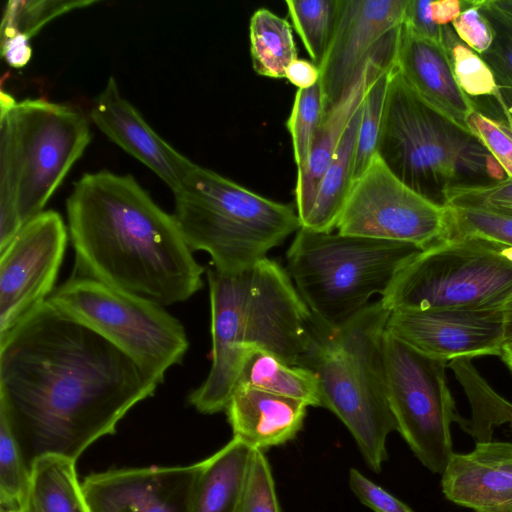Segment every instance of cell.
Masks as SVG:
<instances>
[{
	"mask_svg": "<svg viewBox=\"0 0 512 512\" xmlns=\"http://www.w3.org/2000/svg\"><path fill=\"white\" fill-rule=\"evenodd\" d=\"M157 386L126 354L48 301L0 337V417L29 472L46 455L76 461Z\"/></svg>",
	"mask_w": 512,
	"mask_h": 512,
	"instance_id": "cell-1",
	"label": "cell"
},
{
	"mask_svg": "<svg viewBox=\"0 0 512 512\" xmlns=\"http://www.w3.org/2000/svg\"><path fill=\"white\" fill-rule=\"evenodd\" d=\"M66 211L74 275L164 307L188 300L203 287L204 268L174 216L132 175L85 173L74 183Z\"/></svg>",
	"mask_w": 512,
	"mask_h": 512,
	"instance_id": "cell-2",
	"label": "cell"
},
{
	"mask_svg": "<svg viewBox=\"0 0 512 512\" xmlns=\"http://www.w3.org/2000/svg\"><path fill=\"white\" fill-rule=\"evenodd\" d=\"M212 365L188 402L198 412L225 411L245 351L259 347L301 366L313 341L315 318L287 270L265 258L237 274L207 271Z\"/></svg>",
	"mask_w": 512,
	"mask_h": 512,
	"instance_id": "cell-3",
	"label": "cell"
},
{
	"mask_svg": "<svg viewBox=\"0 0 512 512\" xmlns=\"http://www.w3.org/2000/svg\"><path fill=\"white\" fill-rule=\"evenodd\" d=\"M376 154L405 185L444 207L453 189L508 178L481 140L420 98L395 65L389 76Z\"/></svg>",
	"mask_w": 512,
	"mask_h": 512,
	"instance_id": "cell-4",
	"label": "cell"
},
{
	"mask_svg": "<svg viewBox=\"0 0 512 512\" xmlns=\"http://www.w3.org/2000/svg\"><path fill=\"white\" fill-rule=\"evenodd\" d=\"M88 117L43 98L0 96V250L41 213L91 141Z\"/></svg>",
	"mask_w": 512,
	"mask_h": 512,
	"instance_id": "cell-5",
	"label": "cell"
},
{
	"mask_svg": "<svg viewBox=\"0 0 512 512\" xmlns=\"http://www.w3.org/2000/svg\"><path fill=\"white\" fill-rule=\"evenodd\" d=\"M390 313L379 300L336 330L315 319L313 341L301 364L319 380L322 407L342 421L375 473L388 458L387 439L396 430L382 363Z\"/></svg>",
	"mask_w": 512,
	"mask_h": 512,
	"instance_id": "cell-6",
	"label": "cell"
},
{
	"mask_svg": "<svg viewBox=\"0 0 512 512\" xmlns=\"http://www.w3.org/2000/svg\"><path fill=\"white\" fill-rule=\"evenodd\" d=\"M172 214L189 248L210 255L216 271L237 274L301 228L295 208L194 163L174 192Z\"/></svg>",
	"mask_w": 512,
	"mask_h": 512,
	"instance_id": "cell-7",
	"label": "cell"
},
{
	"mask_svg": "<svg viewBox=\"0 0 512 512\" xmlns=\"http://www.w3.org/2000/svg\"><path fill=\"white\" fill-rule=\"evenodd\" d=\"M420 250L407 243L300 228L286 253L287 272L315 319L336 330L371 297L382 296Z\"/></svg>",
	"mask_w": 512,
	"mask_h": 512,
	"instance_id": "cell-8",
	"label": "cell"
},
{
	"mask_svg": "<svg viewBox=\"0 0 512 512\" xmlns=\"http://www.w3.org/2000/svg\"><path fill=\"white\" fill-rule=\"evenodd\" d=\"M512 297V247L448 238L416 253L380 302L400 310L499 309Z\"/></svg>",
	"mask_w": 512,
	"mask_h": 512,
	"instance_id": "cell-9",
	"label": "cell"
},
{
	"mask_svg": "<svg viewBox=\"0 0 512 512\" xmlns=\"http://www.w3.org/2000/svg\"><path fill=\"white\" fill-rule=\"evenodd\" d=\"M47 301L108 340L158 385L189 348L184 326L164 306L93 278L73 275Z\"/></svg>",
	"mask_w": 512,
	"mask_h": 512,
	"instance_id": "cell-10",
	"label": "cell"
},
{
	"mask_svg": "<svg viewBox=\"0 0 512 512\" xmlns=\"http://www.w3.org/2000/svg\"><path fill=\"white\" fill-rule=\"evenodd\" d=\"M382 363L396 430L422 465L442 474L454 454L451 425L463 419L446 381L448 362L416 351L385 330Z\"/></svg>",
	"mask_w": 512,
	"mask_h": 512,
	"instance_id": "cell-11",
	"label": "cell"
},
{
	"mask_svg": "<svg viewBox=\"0 0 512 512\" xmlns=\"http://www.w3.org/2000/svg\"><path fill=\"white\" fill-rule=\"evenodd\" d=\"M447 209L400 181L376 154L354 180L339 215V233L425 249L444 239Z\"/></svg>",
	"mask_w": 512,
	"mask_h": 512,
	"instance_id": "cell-12",
	"label": "cell"
},
{
	"mask_svg": "<svg viewBox=\"0 0 512 512\" xmlns=\"http://www.w3.org/2000/svg\"><path fill=\"white\" fill-rule=\"evenodd\" d=\"M68 234L62 216L46 210L26 222L0 250V337L55 290Z\"/></svg>",
	"mask_w": 512,
	"mask_h": 512,
	"instance_id": "cell-13",
	"label": "cell"
},
{
	"mask_svg": "<svg viewBox=\"0 0 512 512\" xmlns=\"http://www.w3.org/2000/svg\"><path fill=\"white\" fill-rule=\"evenodd\" d=\"M407 4L408 0H340L336 29L319 67L325 114L372 60L396 55Z\"/></svg>",
	"mask_w": 512,
	"mask_h": 512,
	"instance_id": "cell-14",
	"label": "cell"
},
{
	"mask_svg": "<svg viewBox=\"0 0 512 512\" xmlns=\"http://www.w3.org/2000/svg\"><path fill=\"white\" fill-rule=\"evenodd\" d=\"M385 330L416 351L447 362L500 356L505 345L502 308L394 311Z\"/></svg>",
	"mask_w": 512,
	"mask_h": 512,
	"instance_id": "cell-15",
	"label": "cell"
},
{
	"mask_svg": "<svg viewBox=\"0 0 512 512\" xmlns=\"http://www.w3.org/2000/svg\"><path fill=\"white\" fill-rule=\"evenodd\" d=\"M201 462L111 469L81 483L90 512H190Z\"/></svg>",
	"mask_w": 512,
	"mask_h": 512,
	"instance_id": "cell-16",
	"label": "cell"
},
{
	"mask_svg": "<svg viewBox=\"0 0 512 512\" xmlns=\"http://www.w3.org/2000/svg\"><path fill=\"white\" fill-rule=\"evenodd\" d=\"M89 119L110 140L152 170L173 193L181 188L194 163L148 125L122 96L113 76L94 100Z\"/></svg>",
	"mask_w": 512,
	"mask_h": 512,
	"instance_id": "cell-17",
	"label": "cell"
},
{
	"mask_svg": "<svg viewBox=\"0 0 512 512\" xmlns=\"http://www.w3.org/2000/svg\"><path fill=\"white\" fill-rule=\"evenodd\" d=\"M451 502L475 512H512V442L481 441L454 453L441 474Z\"/></svg>",
	"mask_w": 512,
	"mask_h": 512,
	"instance_id": "cell-18",
	"label": "cell"
},
{
	"mask_svg": "<svg viewBox=\"0 0 512 512\" xmlns=\"http://www.w3.org/2000/svg\"><path fill=\"white\" fill-rule=\"evenodd\" d=\"M395 67L420 98L467 127L466 120L476 106L457 84L441 43L419 36L402 24Z\"/></svg>",
	"mask_w": 512,
	"mask_h": 512,
	"instance_id": "cell-19",
	"label": "cell"
},
{
	"mask_svg": "<svg viewBox=\"0 0 512 512\" xmlns=\"http://www.w3.org/2000/svg\"><path fill=\"white\" fill-rule=\"evenodd\" d=\"M308 405L250 386H236L225 408L233 437L263 451L287 443L302 429Z\"/></svg>",
	"mask_w": 512,
	"mask_h": 512,
	"instance_id": "cell-20",
	"label": "cell"
},
{
	"mask_svg": "<svg viewBox=\"0 0 512 512\" xmlns=\"http://www.w3.org/2000/svg\"><path fill=\"white\" fill-rule=\"evenodd\" d=\"M395 65L394 57L372 60L351 89L327 112L316 133L306 165L297 170L296 211L302 223L309 214L319 184L366 92L380 71Z\"/></svg>",
	"mask_w": 512,
	"mask_h": 512,
	"instance_id": "cell-21",
	"label": "cell"
},
{
	"mask_svg": "<svg viewBox=\"0 0 512 512\" xmlns=\"http://www.w3.org/2000/svg\"><path fill=\"white\" fill-rule=\"evenodd\" d=\"M253 451L233 437L220 450L201 461L190 512H236Z\"/></svg>",
	"mask_w": 512,
	"mask_h": 512,
	"instance_id": "cell-22",
	"label": "cell"
},
{
	"mask_svg": "<svg viewBox=\"0 0 512 512\" xmlns=\"http://www.w3.org/2000/svg\"><path fill=\"white\" fill-rule=\"evenodd\" d=\"M241 385L322 407L319 380L312 370L291 365L259 347L244 353L235 387Z\"/></svg>",
	"mask_w": 512,
	"mask_h": 512,
	"instance_id": "cell-23",
	"label": "cell"
},
{
	"mask_svg": "<svg viewBox=\"0 0 512 512\" xmlns=\"http://www.w3.org/2000/svg\"><path fill=\"white\" fill-rule=\"evenodd\" d=\"M362 106L353 115L317 190L313 206L301 228L332 232L354 181V166Z\"/></svg>",
	"mask_w": 512,
	"mask_h": 512,
	"instance_id": "cell-24",
	"label": "cell"
},
{
	"mask_svg": "<svg viewBox=\"0 0 512 512\" xmlns=\"http://www.w3.org/2000/svg\"><path fill=\"white\" fill-rule=\"evenodd\" d=\"M75 463L58 455L35 460L20 512H90Z\"/></svg>",
	"mask_w": 512,
	"mask_h": 512,
	"instance_id": "cell-25",
	"label": "cell"
},
{
	"mask_svg": "<svg viewBox=\"0 0 512 512\" xmlns=\"http://www.w3.org/2000/svg\"><path fill=\"white\" fill-rule=\"evenodd\" d=\"M461 384L471 407V418H463L460 427L476 442L491 441L495 427L506 424L512 428V403L498 394L482 377L472 358L448 362Z\"/></svg>",
	"mask_w": 512,
	"mask_h": 512,
	"instance_id": "cell-26",
	"label": "cell"
},
{
	"mask_svg": "<svg viewBox=\"0 0 512 512\" xmlns=\"http://www.w3.org/2000/svg\"><path fill=\"white\" fill-rule=\"evenodd\" d=\"M250 54L254 71L269 78H285L298 58L289 22L266 8L256 10L249 24Z\"/></svg>",
	"mask_w": 512,
	"mask_h": 512,
	"instance_id": "cell-27",
	"label": "cell"
},
{
	"mask_svg": "<svg viewBox=\"0 0 512 512\" xmlns=\"http://www.w3.org/2000/svg\"><path fill=\"white\" fill-rule=\"evenodd\" d=\"M285 4L294 29L319 68L336 29L340 0H286Z\"/></svg>",
	"mask_w": 512,
	"mask_h": 512,
	"instance_id": "cell-28",
	"label": "cell"
},
{
	"mask_svg": "<svg viewBox=\"0 0 512 512\" xmlns=\"http://www.w3.org/2000/svg\"><path fill=\"white\" fill-rule=\"evenodd\" d=\"M440 42L457 84L469 98L483 99L498 94L499 85L490 67L457 36L451 24L442 26Z\"/></svg>",
	"mask_w": 512,
	"mask_h": 512,
	"instance_id": "cell-29",
	"label": "cell"
},
{
	"mask_svg": "<svg viewBox=\"0 0 512 512\" xmlns=\"http://www.w3.org/2000/svg\"><path fill=\"white\" fill-rule=\"evenodd\" d=\"M97 1L10 0L1 23V38L22 35L29 40L54 18Z\"/></svg>",
	"mask_w": 512,
	"mask_h": 512,
	"instance_id": "cell-30",
	"label": "cell"
},
{
	"mask_svg": "<svg viewBox=\"0 0 512 512\" xmlns=\"http://www.w3.org/2000/svg\"><path fill=\"white\" fill-rule=\"evenodd\" d=\"M324 114V95L320 80L310 88L297 90L286 123L297 170L302 169L307 163Z\"/></svg>",
	"mask_w": 512,
	"mask_h": 512,
	"instance_id": "cell-31",
	"label": "cell"
},
{
	"mask_svg": "<svg viewBox=\"0 0 512 512\" xmlns=\"http://www.w3.org/2000/svg\"><path fill=\"white\" fill-rule=\"evenodd\" d=\"M393 67L385 68L378 73L363 100L356 145L354 180L364 172L376 155L389 76Z\"/></svg>",
	"mask_w": 512,
	"mask_h": 512,
	"instance_id": "cell-32",
	"label": "cell"
},
{
	"mask_svg": "<svg viewBox=\"0 0 512 512\" xmlns=\"http://www.w3.org/2000/svg\"><path fill=\"white\" fill-rule=\"evenodd\" d=\"M446 209L444 239L471 236L512 247V217L472 209Z\"/></svg>",
	"mask_w": 512,
	"mask_h": 512,
	"instance_id": "cell-33",
	"label": "cell"
},
{
	"mask_svg": "<svg viewBox=\"0 0 512 512\" xmlns=\"http://www.w3.org/2000/svg\"><path fill=\"white\" fill-rule=\"evenodd\" d=\"M30 472L9 426L0 417V506L20 508Z\"/></svg>",
	"mask_w": 512,
	"mask_h": 512,
	"instance_id": "cell-34",
	"label": "cell"
},
{
	"mask_svg": "<svg viewBox=\"0 0 512 512\" xmlns=\"http://www.w3.org/2000/svg\"><path fill=\"white\" fill-rule=\"evenodd\" d=\"M480 10L493 31L491 46L480 56L492 70L499 87L512 90V19L491 0H480Z\"/></svg>",
	"mask_w": 512,
	"mask_h": 512,
	"instance_id": "cell-35",
	"label": "cell"
},
{
	"mask_svg": "<svg viewBox=\"0 0 512 512\" xmlns=\"http://www.w3.org/2000/svg\"><path fill=\"white\" fill-rule=\"evenodd\" d=\"M236 512H280L272 471L263 451H253Z\"/></svg>",
	"mask_w": 512,
	"mask_h": 512,
	"instance_id": "cell-36",
	"label": "cell"
},
{
	"mask_svg": "<svg viewBox=\"0 0 512 512\" xmlns=\"http://www.w3.org/2000/svg\"><path fill=\"white\" fill-rule=\"evenodd\" d=\"M445 207L512 217V178L484 186L453 189L447 195Z\"/></svg>",
	"mask_w": 512,
	"mask_h": 512,
	"instance_id": "cell-37",
	"label": "cell"
},
{
	"mask_svg": "<svg viewBox=\"0 0 512 512\" xmlns=\"http://www.w3.org/2000/svg\"><path fill=\"white\" fill-rule=\"evenodd\" d=\"M468 129L474 133L512 178V136L503 125L476 108L466 120Z\"/></svg>",
	"mask_w": 512,
	"mask_h": 512,
	"instance_id": "cell-38",
	"label": "cell"
},
{
	"mask_svg": "<svg viewBox=\"0 0 512 512\" xmlns=\"http://www.w3.org/2000/svg\"><path fill=\"white\" fill-rule=\"evenodd\" d=\"M451 25L457 36L479 55L492 44L493 31L480 10V0H468L466 8Z\"/></svg>",
	"mask_w": 512,
	"mask_h": 512,
	"instance_id": "cell-39",
	"label": "cell"
},
{
	"mask_svg": "<svg viewBox=\"0 0 512 512\" xmlns=\"http://www.w3.org/2000/svg\"><path fill=\"white\" fill-rule=\"evenodd\" d=\"M348 484L354 495L374 512H414L407 504L355 468L349 471Z\"/></svg>",
	"mask_w": 512,
	"mask_h": 512,
	"instance_id": "cell-40",
	"label": "cell"
},
{
	"mask_svg": "<svg viewBox=\"0 0 512 512\" xmlns=\"http://www.w3.org/2000/svg\"><path fill=\"white\" fill-rule=\"evenodd\" d=\"M430 0H408L403 24L424 38L441 43L442 27L435 23Z\"/></svg>",
	"mask_w": 512,
	"mask_h": 512,
	"instance_id": "cell-41",
	"label": "cell"
},
{
	"mask_svg": "<svg viewBox=\"0 0 512 512\" xmlns=\"http://www.w3.org/2000/svg\"><path fill=\"white\" fill-rule=\"evenodd\" d=\"M478 110L499 121L512 136V90L499 87L494 97L472 99Z\"/></svg>",
	"mask_w": 512,
	"mask_h": 512,
	"instance_id": "cell-42",
	"label": "cell"
},
{
	"mask_svg": "<svg viewBox=\"0 0 512 512\" xmlns=\"http://www.w3.org/2000/svg\"><path fill=\"white\" fill-rule=\"evenodd\" d=\"M1 55L11 67L26 66L32 56L30 40L22 35L1 38Z\"/></svg>",
	"mask_w": 512,
	"mask_h": 512,
	"instance_id": "cell-43",
	"label": "cell"
},
{
	"mask_svg": "<svg viewBox=\"0 0 512 512\" xmlns=\"http://www.w3.org/2000/svg\"><path fill=\"white\" fill-rule=\"evenodd\" d=\"M285 79L298 89H307L320 80V70L312 61L297 58L288 66Z\"/></svg>",
	"mask_w": 512,
	"mask_h": 512,
	"instance_id": "cell-44",
	"label": "cell"
},
{
	"mask_svg": "<svg viewBox=\"0 0 512 512\" xmlns=\"http://www.w3.org/2000/svg\"><path fill=\"white\" fill-rule=\"evenodd\" d=\"M468 5V0H437L432 1V17L439 26H446L461 14Z\"/></svg>",
	"mask_w": 512,
	"mask_h": 512,
	"instance_id": "cell-45",
	"label": "cell"
},
{
	"mask_svg": "<svg viewBox=\"0 0 512 512\" xmlns=\"http://www.w3.org/2000/svg\"><path fill=\"white\" fill-rule=\"evenodd\" d=\"M503 323H504V342L512 343V297L502 307Z\"/></svg>",
	"mask_w": 512,
	"mask_h": 512,
	"instance_id": "cell-46",
	"label": "cell"
},
{
	"mask_svg": "<svg viewBox=\"0 0 512 512\" xmlns=\"http://www.w3.org/2000/svg\"><path fill=\"white\" fill-rule=\"evenodd\" d=\"M492 4L512 19V0H491Z\"/></svg>",
	"mask_w": 512,
	"mask_h": 512,
	"instance_id": "cell-47",
	"label": "cell"
},
{
	"mask_svg": "<svg viewBox=\"0 0 512 512\" xmlns=\"http://www.w3.org/2000/svg\"><path fill=\"white\" fill-rule=\"evenodd\" d=\"M500 357L507 365V367L512 371V343L504 345Z\"/></svg>",
	"mask_w": 512,
	"mask_h": 512,
	"instance_id": "cell-48",
	"label": "cell"
},
{
	"mask_svg": "<svg viewBox=\"0 0 512 512\" xmlns=\"http://www.w3.org/2000/svg\"><path fill=\"white\" fill-rule=\"evenodd\" d=\"M0 512H20V508H10V507L0 506Z\"/></svg>",
	"mask_w": 512,
	"mask_h": 512,
	"instance_id": "cell-49",
	"label": "cell"
}]
</instances>
